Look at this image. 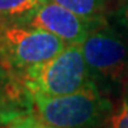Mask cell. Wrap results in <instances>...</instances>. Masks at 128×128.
I'll use <instances>...</instances> for the list:
<instances>
[{"label": "cell", "mask_w": 128, "mask_h": 128, "mask_svg": "<svg viewBox=\"0 0 128 128\" xmlns=\"http://www.w3.org/2000/svg\"><path fill=\"white\" fill-rule=\"evenodd\" d=\"M29 97H59L97 84L81 44H67L54 58L14 73Z\"/></svg>", "instance_id": "1"}, {"label": "cell", "mask_w": 128, "mask_h": 128, "mask_svg": "<svg viewBox=\"0 0 128 128\" xmlns=\"http://www.w3.org/2000/svg\"><path fill=\"white\" fill-rule=\"evenodd\" d=\"M33 114L59 128H104L114 110L106 92L93 84L59 97H33Z\"/></svg>", "instance_id": "2"}, {"label": "cell", "mask_w": 128, "mask_h": 128, "mask_svg": "<svg viewBox=\"0 0 128 128\" xmlns=\"http://www.w3.org/2000/svg\"><path fill=\"white\" fill-rule=\"evenodd\" d=\"M67 43L43 29L22 22H0V66L20 73L54 58Z\"/></svg>", "instance_id": "3"}, {"label": "cell", "mask_w": 128, "mask_h": 128, "mask_svg": "<svg viewBox=\"0 0 128 128\" xmlns=\"http://www.w3.org/2000/svg\"><path fill=\"white\" fill-rule=\"evenodd\" d=\"M96 82L128 86V40L106 22L81 43Z\"/></svg>", "instance_id": "4"}, {"label": "cell", "mask_w": 128, "mask_h": 128, "mask_svg": "<svg viewBox=\"0 0 128 128\" xmlns=\"http://www.w3.org/2000/svg\"><path fill=\"white\" fill-rule=\"evenodd\" d=\"M104 22L106 21L84 18L72 10L47 0L37 9L26 24L54 34L67 44H81L93 30Z\"/></svg>", "instance_id": "5"}, {"label": "cell", "mask_w": 128, "mask_h": 128, "mask_svg": "<svg viewBox=\"0 0 128 128\" xmlns=\"http://www.w3.org/2000/svg\"><path fill=\"white\" fill-rule=\"evenodd\" d=\"M33 112V102L16 74L0 66V127Z\"/></svg>", "instance_id": "6"}, {"label": "cell", "mask_w": 128, "mask_h": 128, "mask_svg": "<svg viewBox=\"0 0 128 128\" xmlns=\"http://www.w3.org/2000/svg\"><path fill=\"white\" fill-rule=\"evenodd\" d=\"M47 0H0V22H26Z\"/></svg>", "instance_id": "7"}, {"label": "cell", "mask_w": 128, "mask_h": 128, "mask_svg": "<svg viewBox=\"0 0 128 128\" xmlns=\"http://www.w3.org/2000/svg\"><path fill=\"white\" fill-rule=\"evenodd\" d=\"M84 18L104 21L107 0H51Z\"/></svg>", "instance_id": "8"}, {"label": "cell", "mask_w": 128, "mask_h": 128, "mask_svg": "<svg viewBox=\"0 0 128 128\" xmlns=\"http://www.w3.org/2000/svg\"><path fill=\"white\" fill-rule=\"evenodd\" d=\"M104 128H128V90L120 98L119 103L114 106Z\"/></svg>", "instance_id": "9"}, {"label": "cell", "mask_w": 128, "mask_h": 128, "mask_svg": "<svg viewBox=\"0 0 128 128\" xmlns=\"http://www.w3.org/2000/svg\"><path fill=\"white\" fill-rule=\"evenodd\" d=\"M8 128H59L55 126H51L42 122L39 118H37L33 112L25 115L24 118L16 120L13 124H10Z\"/></svg>", "instance_id": "10"}, {"label": "cell", "mask_w": 128, "mask_h": 128, "mask_svg": "<svg viewBox=\"0 0 128 128\" xmlns=\"http://www.w3.org/2000/svg\"><path fill=\"white\" fill-rule=\"evenodd\" d=\"M118 20H119L120 24L124 26L126 30L128 32V0L118 10Z\"/></svg>", "instance_id": "11"}, {"label": "cell", "mask_w": 128, "mask_h": 128, "mask_svg": "<svg viewBox=\"0 0 128 128\" xmlns=\"http://www.w3.org/2000/svg\"><path fill=\"white\" fill-rule=\"evenodd\" d=\"M0 128H8V127H0Z\"/></svg>", "instance_id": "12"}]
</instances>
